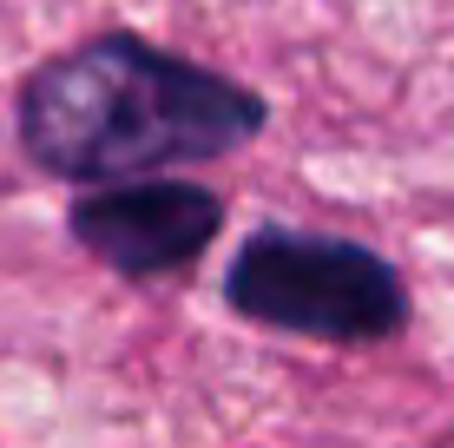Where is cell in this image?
Instances as JSON below:
<instances>
[{
	"mask_svg": "<svg viewBox=\"0 0 454 448\" xmlns=\"http://www.w3.org/2000/svg\"><path fill=\"white\" fill-rule=\"evenodd\" d=\"M217 224H224L217 192L165 185V178L119 185V192H86L73 205V238L125 277H159V271L192 264L217 238Z\"/></svg>",
	"mask_w": 454,
	"mask_h": 448,
	"instance_id": "3957f363",
	"label": "cell"
},
{
	"mask_svg": "<svg viewBox=\"0 0 454 448\" xmlns=\"http://www.w3.org/2000/svg\"><path fill=\"white\" fill-rule=\"evenodd\" d=\"M224 297L238 317L317 343H382L409 323L402 271L336 231H257L224 277Z\"/></svg>",
	"mask_w": 454,
	"mask_h": 448,
	"instance_id": "7a4b0ae2",
	"label": "cell"
},
{
	"mask_svg": "<svg viewBox=\"0 0 454 448\" xmlns=\"http://www.w3.org/2000/svg\"><path fill=\"white\" fill-rule=\"evenodd\" d=\"M263 132V99L238 80L132 34H99L46 59L20 99L27 152L59 178H138L224 159Z\"/></svg>",
	"mask_w": 454,
	"mask_h": 448,
	"instance_id": "6da1fadb",
	"label": "cell"
}]
</instances>
